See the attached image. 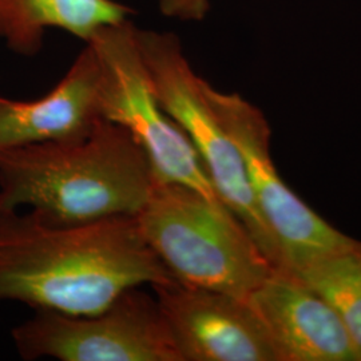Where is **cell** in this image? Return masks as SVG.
<instances>
[{
  "label": "cell",
  "mask_w": 361,
  "mask_h": 361,
  "mask_svg": "<svg viewBox=\"0 0 361 361\" xmlns=\"http://www.w3.org/2000/svg\"><path fill=\"white\" fill-rule=\"evenodd\" d=\"M281 361H359L335 310L296 274L274 269L249 297Z\"/></svg>",
  "instance_id": "9c48e42d"
},
{
  "label": "cell",
  "mask_w": 361,
  "mask_h": 361,
  "mask_svg": "<svg viewBox=\"0 0 361 361\" xmlns=\"http://www.w3.org/2000/svg\"><path fill=\"white\" fill-rule=\"evenodd\" d=\"M135 219L180 284L249 300L276 269L229 207L182 183L154 180Z\"/></svg>",
  "instance_id": "3957f363"
},
{
  "label": "cell",
  "mask_w": 361,
  "mask_h": 361,
  "mask_svg": "<svg viewBox=\"0 0 361 361\" xmlns=\"http://www.w3.org/2000/svg\"><path fill=\"white\" fill-rule=\"evenodd\" d=\"M207 97L243 158L258 210L283 253L285 271L296 273L316 258L357 241L328 224L281 180L271 159V128L258 107L210 83Z\"/></svg>",
  "instance_id": "52a82bcc"
},
{
  "label": "cell",
  "mask_w": 361,
  "mask_h": 361,
  "mask_svg": "<svg viewBox=\"0 0 361 361\" xmlns=\"http://www.w3.org/2000/svg\"><path fill=\"white\" fill-rule=\"evenodd\" d=\"M101 65L86 43L65 77L44 97H0V150L85 138L102 121Z\"/></svg>",
  "instance_id": "30bf717a"
},
{
  "label": "cell",
  "mask_w": 361,
  "mask_h": 361,
  "mask_svg": "<svg viewBox=\"0 0 361 361\" xmlns=\"http://www.w3.org/2000/svg\"><path fill=\"white\" fill-rule=\"evenodd\" d=\"M133 10L116 0H0V38L16 54L37 55L47 28L89 42L98 31L130 20Z\"/></svg>",
  "instance_id": "8fae6325"
},
{
  "label": "cell",
  "mask_w": 361,
  "mask_h": 361,
  "mask_svg": "<svg viewBox=\"0 0 361 361\" xmlns=\"http://www.w3.org/2000/svg\"><path fill=\"white\" fill-rule=\"evenodd\" d=\"M86 43L92 46L101 65L102 118L125 128L142 146L154 180L182 183L222 201L193 143L155 97L135 26L126 20L106 27Z\"/></svg>",
  "instance_id": "5b68a950"
},
{
  "label": "cell",
  "mask_w": 361,
  "mask_h": 361,
  "mask_svg": "<svg viewBox=\"0 0 361 361\" xmlns=\"http://www.w3.org/2000/svg\"><path fill=\"white\" fill-rule=\"evenodd\" d=\"M161 13L169 18L180 20L200 22L205 18L210 1L209 0H158Z\"/></svg>",
  "instance_id": "4fadbf2b"
},
{
  "label": "cell",
  "mask_w": 361,
  "mask_h": 361,
  "mask_svg": "<svg viewBox=\"0 0 361 361\" xmlns=\"http://www.w3.org/2000/svg\"><path fill=\"white\" fill-rule=\"evenodd\" d=\"M11 336L27 361H180L157 298L141 286L89 316L35 310Z\"/></svg>",
  "instance_id": "8992f818"
},
{
  "label": "cell",
  "mask_w": 361,
  "mask_h": 361,
  "mask_svg": "<svg viewBox=\"0 0 361 361\" xmlns=\"http://www.w3.org/2000/svg\"><path fill=\"white\" fill-rule=\"evenodd\" d=\"M170 280L135 217L66 225L35 209L0 213V301L89 316L130 288Z\"/></svg>",
  "instance_id": "6da1fadb"
},
{
  "label": "cell",
  "mask_w": 361,
  "mask_h": 361,
  "mask_svg": "<svg viewBox=\"0 0 361 361\" xmlns=\"http://www.w3.org/2000/svg\"><path fill=\"white\" fill-rule=\"evenodd\" d=\"M152 288L180 361H281L247 300L176 280Z\"/></svg>",
  "instance_id": "ba28073f"
},
{
  "label": "cell",
  "mask_w": 361,
  "mask_h": 361,
  "mask_svg": "<svg viewBox=\"0 0 361 361\" xmlns=\"http://www.w3.org/2000/svg\"><path fill=\"white\" fill-rule=\"evenodd\" d=\"M154 180L142 146L102 119L80 140L0 150V213L28 207L66 225L135 217Z\"/></svg>",
  "instance_id": "7a4b0ae2"
},
{
  "label": "cell",
  "mask_w": 361,
  "mask_h": 361,
  "mask_svg": "<svg viewBox=\"0 0 361 361\" xmlns=\"http://www.w3.org/2000/svg\"><path fill=\"white\" fill-rule=\"evenodd\" d=\"M335 310L361 361V241L293 273Z\"/></svg>",
  "instance_id": "7c38bea8"
},
{
  "label": "cell",
  "mask_w": 361,
  "mask_h": 361,
  "mask_svg": "<svg viewBox=\"0 0 361 361\" xmlns=\"http://www.w3.org/2000/svg\"><path fill=\"white\" fill-rule=\"evenodd\" d=\"M135 38L161 107L193 143L222 202L245 225L273 267L284 269L283 253L258 210L243 158L210 104L209 83L195 74L177 35L135 27Z\"/></svg>",
  "instance_id": "277c9868"
}]
</instances>
